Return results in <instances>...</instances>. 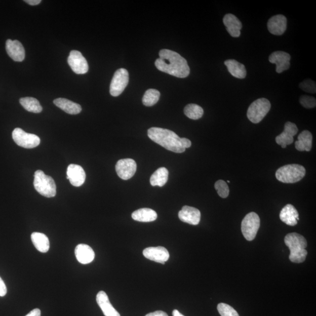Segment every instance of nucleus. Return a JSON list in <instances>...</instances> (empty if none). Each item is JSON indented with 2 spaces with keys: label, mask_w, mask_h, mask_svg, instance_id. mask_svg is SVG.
Segmentation results:
<instances>
[{
  "label": "nucleus",
  "mask_w": 316,
  "mask_h": 316,
  "mask_svg": "<svg viewBox=\"0 0 316 316\" xmlns=\"http://www.w3.org/2000/svg\"><path fill=\"white\" fill-rule=\"evenodd\" d=\"M155 65L158 70L176 77L185 78L190 74L186 60L171 50H161L160 58L156 60Z\"/></svg>",
  "instance_id": "obj_1"
},
{
  "label": "nucleus",
  "mask_w": 316,
  "mask_h": 316,
  "mask_svg": "<svg viewBox=\"0 0 316 316\" xmlns=\"http://www.w3.org/2000/svg\"><path fill=\"white\" fill-rule=\"evenodd\" d=\"M148 136L150 140L171 151L179 153L185 151L182 145V138L174 131L152 127L148 130Z\"/></svg>",
  "instance_id": "obj_2"
},
{
  "label": "nucleus",
  "mask_w": 316,
  "mask_h": 316,
  "mask_svg": "<svg viewBox=\"0 0 316 316\" xmlns=\"http://www.w3.org/2000/svg\"><path fill=\"white\" fill-rule=\"evenodd\" d=\"M285 243L291 251L289 259L291 262L299 263L306 260L307 243L303 236L296 232L289 233L285 236Z\"/></svg>",
  "instance_id": "obj_3"
},
{
  "label": "nucleus",
  "mask_w": 316,
  "mask_h": 316,
  "mask_svg": "<svg viewBox=\"0 0 316 316\" xmlns=\"http://www.w3.org/2000/svg\"><path fill=\"white\" fill-rule=\"evenodd\" d=\"M306 175V169L298 164L285 165L278 169L276 178L280 182L285 183H295L302 180Z\"/></svg>",
  "instance_id": "obj_4"
},
{
  "label": "nucleus",
  "mask_w": 316,
  "mask_h": 316,
  "mask_svg": "<svg viewBox=\"0 0 316 316\" xmlns=\"http://www.w3.org/2000/svg\"><path fill=\"white\" fill-rule=\"evenodd\" d=\"M33 186L35 190L43 196L55 197L56 194V186L54 180L51 176L44 174L42 171L35 172Z\"/></svg>",
  "instance_id": "obj_5"
},
{
  "label": "nucleus",
  "mask_w": 316,
  "mask_h": 316,
  "mask_svg": "<svg viewBox=\"0 0 316 316\" xmlns=\"http://www.w3.org/2000/svg\"><path fill=\"white\" fill-rule=\"evenodd\" d=\"M270 107V101L265 98L255 100L248 109L247 117L254 124L260 123L268 113Z\"/></svg>",
  "instance_id": "obj_6"
},
{
  "label": "nucleus",
  "mask_w": 316,
  "mask_h": 316,
  "mask_svg": "<svg viewBox=\"0 0 316 316\" xmlns=\"http://www.w3.org/2000/svg\"><path fill=\"white\" fill-rule=\"evenodd\" d=\"M260 227V219L257 213L251 212L243 220L242 231L246 239L249 242L255 239Z\"/></svg>",
  "instance_id": "obj_7"
},
{
  "label": "nucleus",
  "mask_w": 316,
  "mask_h": 316,
  "mask_svg": "<svg viewBox=\"0 0 316 316\" xmlns=\"http://www.w3.org/2000/svg\"><path fill=\"white\" fill-rule=\"evenodd\" d=\"M13 138L18 146L27 149L37 147L41 142L40 138L37 135L26 133L20 128L14 129L13 132Z\"/></svg>",
  "instance_id": "obj_8"
},
{
  "label": "nucleus",
  "mask_w": 316,
  "mask_h": 316,
  "mask_svg": "<svg viewBox=\"0 0 316 316\" xmlns=\"http://www.w3.org/2000/svg\"><path fill=\"white\" fill-rule=\"evenodd\" d=\"M129 73L127 70L121 68L116 70L111 82L110 95L114 97L121 95L129 84Z\"/></svg>",
  "instance_id": "obj_9"
},
{
  "label": "nucleus",
  "mask_w": 316,
  "mask_h": 316,
  "mask_svg": "<svg viewBox=\"0 0 316 316\" xmlns=\"http://www.w3.org/2000/svg\"><path fill=\"white\" fill-rule=\"evenodd\" d=\"M67 62L75 73L78 74H85L89 70V65L87 61L78 51H71L70 53Z\"/></svg>",
  "instance_id": "obj_10"
},
{
  "label": "nucleus",
  "mask_w": 316,
  "mask_h": 316,
  "mask_svg": "<svg viewBox=\"0 0 316 316\" xmlns=\"http://www.w3.org/2000/svg\"><path fill=\"white\" fill-rule=\"evenodd\" d=\"M116 174L123 180H129L135 175L137 171V164L130 158L123 159L117 162L115 165Z\"/></svg>",
  "instance_id": "obj_11"
},
{
  "label": "nucleus",
  "mask_w": 316,
  "mask_h": 316,
  "mask_svg": "<svg viewBox=\"0 0 316 316\" xmlns=\"http://www.w3.org/2000/svg\"><path fill=\"white\" fill-rule=\"evenodd\" d=\"M298 129L295 124L291 122H287L285 124L284 130L282 133L278 135L275 138L277 144L282 146V148H287V145L292 144L295 136L298 133Z\"/></svg>",
  "instance_id": "obj_12"
},
{
  "label": "nucleus",
  "mask_w": 316,
  "mask_h": 316,
  "mask_svg": "<svg viewBox=\"0 0 316 316\" xmlns=\"http://www.w3.org/2000/svg\"><path fill=\"white\" fill-rule=\"evenodd\" d=\"M86 173L80 165L70 164L67 169V179L75 187L81 186L85 182Z\"/></svg>",
  "instance_id": "obj_13"
},
{
  "label": "nucleus",
  "mask_w": 316,
  "mask_h": 316,
  "mask_svg": "<svg viewBox=\"0 0 316 316\" xmlns=\"http://www.w3.org/2000/svg\"><path fill=\"white\" fill-rule=\"evenodd\" d=\"M291 55L288 53L283 51H276L272 53L269 56V61L276 66V71L278 73H281L284 71L289 69L291 66Z\"/></svg>",
  "instance_id": "obj_14"
},
{
  "label": "nucleus",
  "mask_w": 316,
  "mask_h": 316,
  "mask_svg": "<svg viewBox=\"0 0 316 316\" xmlns=\"http://www.w3.org/2000/svg\"><path fill=\"white\" fill-rule=\"evenodd\" d=\"M143 255L150 261L165 264L169 258V254L163 247H148L143 251Z\"/></svg>",
  "instance_id": "obj_15"
},
{
  "label": "nucleus",
  "mask_w": 316,
  "mask_h": 316,
  "mask_svg": "<svg viewBox=\"0 0 316 316\" xmlns=\"http://www.w3.org/2000/svg\"><path fill=\"white\" fill-rule=\"evenodd\" d=\"M178 216L184 223L195 225L200 223L201 213L196 208L184 206L179 212Z\"/></svg>",
  "instance_id": "obj_16"
},
{
  "label": "nucleus",
  "mask_w": 316,
  "mask_h": 316,
  "mask_svg": "<svg viewBox=\"0 0 316 316\" xmlns=\"http://www.w3.org/2000/svg\"><path fill=\"white\" fill-rule=\"evenodd\" d=\"M6 51L10 57L16 62L23 61L25 59L24 48L17 40H8L6 42Z\"/></svg>",
  "instance_id": "obj_17"
},
{
  "label": "nucleus",
  "mask_w": 316,
  "mask_h": 316,
  "mask_svg": "<svg viewBox=\"0 0 316 316\" xmlns=\"http://www.w3.org/2000/svg\"><path fill=\"white\" fill-rule=\"evenodd\" d=\"M267 26L272 34L282 35L287 29V19L283 15H276L269 19Z\"/></svg>",
  "instance_id": "obj_18"
},
{
  "label": "nucleus",
  "mask_w": 316,
  "mask_h": 316,
  "mask_svg": "<svg viewBox=\"0 0 316 316\" xmlns=\"http://www.w3.org/2000/svg\"><path fill=\"white\" fill-rule=\"evenodd\" d=\"M75 255L77 261L82 264H88L95 259V254L92 248L86 244H79L75 248Z\"/></svg>",
  "instance_id": "obj_19"
},
{
  "label": "nucleus",
  "mask_w": 316,
  "mask_h": 316,
  "mask_svg": "<svg viewBox=\"0 0 316 316\" xmlns=\"http://www.w3.org/2000/svg\"><path fill=\"white\" fill-rule=\"evenodd\" d=\"M223 23L229 35L234 37H238L240 36V31L243 27V25L234 15L231 14L225 15L223 18Z\"/></svg>",
  "instance_id": "obj_20"
},
{
  "label": "nucleus",
  "mask_w": 316,
  "mask_h": 316,
  "mask_svg": "<svg viewBox=\"0 0 316 316\" xmlns=\"http://www.w3.org/2000/svg\"><path fill=\"white\" fill-rule=\"evenodd\" d=\"M96 301L98 305L103 311L105 316H121L114 307L112 306L108 297L104 291H100L97 293Z\"/></svg>",
  "instance_id": "obj_21"
},
{
  "label": "nucleus",
  "mask_w": 316,
  "mask_h": 316,
  "mask_svg": "<svg viewBox=\"0 0 316 316\" xmlns=\"http://www.w3.org/2000/svg\"><path fill=\"white\" fill-rule=\"evenodd\" d=\"M280 216L282 221L291 226H295L299 220L298 211L294 206L290 204L282 209Z\"/></svg>",
  "instance_id": "obj_22"
},
{
  "label": "nucleus",
  "mask_w": 316,
  "mask_h": 316,
  "mask_svg": "<svg viewBox=\"0 0 316 316\" xmlns=\"http://www.w3.org/2000/svg\"><path fill=\"white\" fill-rule=\"evenodd\" d=\"M54 103L60 108L63 111L67 114L75 115L80 113L82 111V107L81 105L73 102L70 100L63 99V98H59L54 101Z\"/></svg>",
  "instance_id": "obj_23"
},
{
  "label": "nucleus",
  "mask_w": 316,
  "mask_h": 316,
  "mask_svg": "<svg viewBox=\"0 0 316 316\" xmlns=\"http://www.w3.org/2000/svg\"><path fill=\"white\" fill-rule=\"evenodd\" d=\"M228 70L232 76L238 78H244L247 76V70L243 64L234 59H228L224 62Z\"/></svg>",
  "instance_id": "obj_24"
},
{
  "label": "nucleus",
  "mask_w": 316,
  "mask_h": 316,
  "mask_svg": "<svg viewBox=\"0 0 316 316\" xmlns=\"http://www.w3.org/2000/svg\"><path fill=\"white\" fill-rule=\"evenodd\" d=\"M313 136L310 131L304 130L298 137V141L295 142V148L299 151L309 152L312 148Z\"/></svg>",
  "instance_id": "obj_25"
},
{
  "label": "nucleus",
  "mask_w": 316,
  "mask_h": 316,
  "mask_svg": "<svg viewBox=\"0 0 316 316\" xmlns=\"http://www.w3.org/2000/svg\"><path fill=\"white\" fill-rule=\"evenodd\" d=\"M31 240L33 246L41 253H46L50 250V243L48 236L41 232H33Z\"/></svg>",
  "instance_id": "obj_26"
},
{
  "label": "nucleus",
  "mask_w": 316,
  "mask_h": 316,
  "mask_svg": "<svg viewBox=\"0 0 316 316\" xmlns=\"http://www.w3.org/2000/svg\"><path fill=\"white\" fill-rule=\"evenodd\" d=\"M157 217L155 211L148 208L138 209L132 214V218L134 220L145 223L155 221Z\"/></svg>",
  "instance_id": "obj_27"
},
{
  "label": "nucleus",
  "mask_w": 316,
  "mask_h": 316,
  "mask_svg": "<svg viewBox=\"0 0 316 316\" xmlns=\"http://www.w3.org/2000/svg\"><path fill=\"white\" fill-rule=\"evenodd\" d=\"M169 172L167 168H160L153 173L150 178V183L152 186L163 187L168 180Z\"/></svg>",
  "instance_id": "obj_28"
},
{
  "label": "nucleus",
  "mask_w": 316,
  "mask_h": 316,
  "mask_svg": "<svg viewBox=\"0 0 316 316\" xmlns=\"http://www.w3.org/2000/svg\"><path fill=\"white\" fill-rule=\"evenodd\" d=\"M20 103L22 106L29 112L40 113L43 111V107L41 106L39 101L35 98L28 97L21 98L20 100Z\"/></svg>",
  "instance_id": "obj_29"
},
{
  "label": "nucleus",
  "mask_w": 316,
  "mask_h": 316,
  "mask_svg": "<svg viewBox=\"0 0 316 316\" xmlns=\"http://www.w3.org/2000/svg\"><path fill=\"white\" fill-rule=\"evenodd\" d=\"M184 114L188 118L191 120H196L202 117L204 111L199 105L195 104H189L184 108Z\"/></svg>",
  "instance_id": "obj_30"
},
{
  "label": "nucleus",
  "mask_w": 316,
  "mask_h": 316,
  "mask_svg": "<svg viewBox=\"0 0 316 316\" xmlns=\"http://www.w3.org/2000/svg\"><path fill=\"white\" fill-rule=\"evenodd\" d=\"M160 96V92L158 90L153 89H148L146 90L142 98V103L145 106H152L159 101Z\"/></svg>",
  "instance_id": "obj_31"
},
{
  "label": "nucleus",
  "mask_w": 316,
  "mask_h": 316,
  "mask_svg": "<svg viewBox=\"0 0 316 316\" xmlns=\"http://www.w3.org/2000/svg\"><path fill=\"white\" fill-rule=\"evenodd\" d=\"M217 310L221 316H240L238 312L227 304L219 303L217 306Z\"/></svg>",
  "instance_id": "obj_32"
},
{
  "label": "nucleus",
  "mask_w": 316,
  "mask_h": 316,
  "mask_svg": "<svg viewBox=\"0 0 316 316\" xmlns=\"http://www.w3.org/2000/svg\"><path fill=\"white\" fill-rule=\"evenodd\" d=\"M214 187L217 191L218 194L222 198H227L228 196L229 190L226 182L223 180H218L214 184Z\"/></svg>",
  "instance_id": "obj_33"
},
{
  "label": "nucleus",
  "mask_w": 316,
  "mask_h": 316,
  "mask_svg": "<svg viewBox=\"0 0 316 316\" xmlns=\"http://www.w3.org/2000/svg\"><path fill=\"white\" fill-rule=\"evenodd\" d=\"M300 88L304 92L310 93H315V83L310 79H307L301 83L299 85Z\"/></svg>",
  "instance_id": "obj_34"
},
{
  "label": "nucleus",
  "mask_w": 316,
  "mask_h": 316,
  "mask_svg": "<svg viewBox=\"0 0 316 316\" xmlns=\"http://www.w3.org/2000/svg\"><path fill=\"white\" fill-rule=\"evenodd\" d=\"M300 103L303 107L306 108L315 107L316 100L314 97L308 96H302L300 98Z\"/></svg>",
  "instance_id": "obj_35"
},
{
  "label": "nucleus",
  "mask_w": 316,
  "mask_h": 316,
  "mask_svg": "<svg viewBox=\"0 0 316 316\" xmlns=\"http://www.w3.org/2000/svg\"><path fill=\"white\" fill-rule=\"evenodd\" d=\"M7 293V289L5 282L3 281L2 278L0 277V296L3 297L6 296Z\"/></svg>",
  "instance_id": "obj_36"
},
{
  "label": "nucleus",
  "mask_w": 316,
  "mask_h": 316,
  "mask_svg": "<svg viewBox=\"0 0 316 316\" xmlns=\"http://www.w3.org/2000/svg\"><path fill=\"white\" fill-rule=\"evenodd\" d=\"M182 145L184 149L189 148L191 145V142L187 138H182Z\"/></svg>",
  "instance_id": "obj_37"
},
{
  "label": "nucleus",
  "mask_w": 316,
  "mask_h": 316,
  "mask_svg": "<svg viewBox=\"0 0 316 316\" xmlns=\"http://www.w3.org/2000/svg\"><path fill=\"white\" fill-rule=\"evenodd\" d=\"M145 316H168V315L163 311H156L153 313H148Z\"/></svg>",
  "instance_id": "obj_38"
},
{
  "label": "nucleus",
  "mask_w": 316,
  "mask_h": 316,
  "mask_svg": "<svg viewBox=\"0 0 316 316\" xmlns=\"http://www.w3.org/2000/svg\"><path fill=\"white\" fill-rule=\"evenodd\" d=\"M41 311L39 308H34L26 316H41Z\"/></svg>",
  "instance_id": "obj_39"
},
{
  "label": "nucleus",
  "mask_w": 316,
  "mask_h": 316,
  "mask_svg": "<svg viewBox=\"0 0 316 316\" xmlns=\"http://www.w3.org/2000/svg\"><path fill=\"white\" fill-rule=\"evenodd\" d=\"M24 2L31 6L38 5L41 3V0H25Z\"/></svg>",
  "instance_id": "obj_40"
},
{
  "label": "nucleus",
  "mask_w": 316,
  "mask_h": 316,
  "mask_svg": "<svg viewBox=\"0 0 316 316\" xmlns=\"http://www.w3.org/2000/svg\"><path fill=\"white\" fill-rule=\"evenodd\" d=\"M172 314L173 316H184L180 313L178 310H174V311H173Z\"/></svg>",
  "instance_id": "obj_41"
},
{
  "label": "nucleus",
  "mask_w": 316,
  "mask_h": 316,
  "mask_svg": "<svg viewBox=\"0 0 316 316\" xmlns=\"http://www.w3.org/2000/svg\"><path fill=\"white\" fill-rule=\"evenodd\" d=\"M227 182L228 183H230V181H229V180H227Z\"/></svg>",
  "instance_id": "obj_42"
}]
</instances>
